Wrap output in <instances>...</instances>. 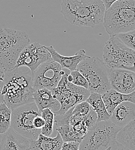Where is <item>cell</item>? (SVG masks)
I'll list each match as a JSON object with an SVG mask.
<instances>
[{
    "mask_svg": "<svg viewBox=\"0 0 135 150\" xmlns=\"http://www.w3.org/2000/svg\"><path fill=\"white\" fill-rule=\"evenodd\" d=\"M3 81L4 103L12 110L34 102L32 74L28 68L20 67L6 72Z\"/></svg>",
    "mask_w": 135,
    "mask_h": 150,
    "instance_id": "6da1fadb",
    "label": "cell"
},
{
    "mask_svg": "<svg viewBox=\"0 0 135 150\" xmlns=\"http://www.w3.org/2000/svg\"><path fill=\"white\" fill-rule=\"evenodd\" d=\"M105 7L101 0H62L61 13L70 23L94 27L102 22Z\"/></svg>",
    "mask_w": 135,
    "mask_h": 150,
    "instance_id": "7a4b0ae2",
    "label": "cell"
},
{
    "mask_svg": "<svg viewBox=\"0 0 135 150\" xmlns=\"http://www.w3.org/2000/svg\"><path fill=\"white\" fill-rule=\"evenodd\" d=\"M135 0H118L105 10L103 23L109 35L135 30Z\"/></svg>",
    "mask_w": 135,
    "mask_h": 150,
    "instance_id": "3957f363",
    "label": "cell"
},
{
    "mask_svg": "<svg viewBox=\"0 0 135 150\" xmlns=\"http://www.w3.org/2000/svg\"><path fill=\"white\" fill-rule=\"evenodd\" d=\"M29 42L25 31L0 28V67L5 72L15 68L20 53Z\"/></svg>",
    "mask_w": 135,
    "mask_h": 150,
    "instance_id": "277c9868",
    "label": "cell"
},
{
    "mask_svg": "<svg viewBox=\"0 0 135 150\" xmlns=\"http://www.w3.org/2000/svg\"><path fill=\"white\" fill-rule=\"evenodd\" d=\"M86 79L90 93L102 94L111 89L109 78V68L96 57L88 56L79 63L77 69Z\"/></svg>",
    "mask_w": 135,
    "mask_h": 150,
    "instance_id": "5b68a950",
    "label": "cell"
},
{
    "mask_svg": "<svg viewBox=\"0 0 135 150\" xmlns=\"http://www.w3.org/2000/svg\"><path fill=\"white\" fill-rule=\"evenodd\" d=\"M121 128L110 120L98 122L96 128L87 132L83 137L79 150H106L109 147H118L121 145L116 142V136Z\"/></svg>",
    "mask_w": 135,
    "mask_h": 150,
    "instance_id": "8992f818",
    "label": "cell"
},
{
    "mask_svg": "<svg viewBox=\"0 0 135 150\" xmlns=\"http://www.w3.org/2000/svg\"><path fill=\"white\" fill-rule=\"evenodd\" d=\"M135 50L127 47L116 35H110L103 49V62L109 69L135 72Z\"/></svg>",
    "mask_w": 135,
    "mask_h": 150,
    "instance_id": "52a82bcc",
    "label": "cell"
},
{
    "mask_svg": "<svg viewBox=\"0 0 135 150\" xmlns=\"http://www.w3.org/2000/svg\"><path fill=\"white\" fill-rule=\"evenodd\" d=\"M64 73L57 87L52 91L54 98L60 104V109L54 114H62L76 105L86 101L90 92L85 88L79 87L68 81L67 77L70 71L63 68Z\"/></svg>",
    "mask_w": 135,
    "mask_h": 150,
    "instance_id": "ba28073f",
    "label": "cell"
},
{
    "mask_svg": "<svg viewBox=\"0 0 135 150\" xmlns=\"http://www.w3.org/2000/svg\"><path fill=\"white\" fill-rule=\"evenodd\" d=\"M40 115L35 102L20 106L12 110L10 128L26 139L36 140L41 130L36 129L33 123L35 118Z\"/></svg>",
    "mask_w": 135,
    "mask_h": 150,
    "instance_id": "9c48e42d",
    "label": "cell"
},
{
    "mask_svg": "<svg viewBox=\"0 0 135 150\" xmlns=\"http://www.w3.org/2000/svg\"><path fill=\"white\" fill-rule=\"evenodd\" d=\"M63 73V68L55 61L43 63L32 73L34 90L47 89L52 92L57 87Z\"/></svg>",
    "mask_w": 135,
    "mask_h": 150,
    "instance_id": "30bf717a",
    "label": "cell"
},
{
    "mask_svg": "<svg viewBox=\"0 0 135 150\" xmlns=\"http://www.w3.org/2000/svg\"><path fill=\"white\" fill-rule=\"evenodd\" d=\"M52 61L50 52L45 46L35 42L26 46L20 54L15 68L25 67L32 74L35 69L45 62Z\"/></svg>",
    "mask_w": 135,
    "mask_h": 150,
    "instance_id": "8fae6325",
    "label": "cell"
},
{
    "mask_svg": "<svg viewBox=\"0 0 135 150\" xmlns=\"http://www.w3.org/2000/svg\"><path fill=\"white\" fill-rule=\"evenodd\" d=\"M108 78L111 89L123 94L135 92V72L122 69H109Z\"/></svg>",
    "mask_w": 135,
    "mask_h": 150,
    "instance_id": "7c38bea8",
    "label": "cell"
},
{
    "mask_svg": "<svg viewBox=\"0 0 135 150\" xmlns=\"http://www.w3.org/2000/svg\"><path fill=\"white\" fill-rule=\"evenodd\" d=\"M135 104L130 102H122L115 109L109 120L117 127H124L135 120Z\"/></svg>",
    "mask_w": 135,
    "mask_h": 150,
    "instance_id": "4fadbf2b",
    "label": "cell"
},
{
    "mask_svg": "<svg viewBox=\"0 0 135 150\" xmlns=\"http://www.w3.org/2000/svg\"><path fill=\"white\" fill-rule=\"evenodd\" d=\"M45 47L50 52L52 61L58 62L62 68L67 69L70 72L76 71L79 63L88 57L86 55L83 49L80 50L73 56L68 57L60 54L52 46Z\"/></svg>",
    "mask_w": 135,
    "mask_h": 150,
    "instance_id": "5bb4252c",
    "label": "cell"
},
{
    "mask_svg": "<svg viewBox=\"0 0 135 150\" xmlns=\"http://www.w3.org/2000/svg\"><path fill=\"white\" fill-rule=\"evenodd\" d=\"M31 141L20 136L10 128L2 134L0 150H26L29 148Z\"/></svg>",
    "mask_w": 135,
    "mask_h": 150,
    "instance_id": "9a60e30c",
    "label": "cell"
},
{
    "mask_svg": "<svg viewBox=\"0 0 135 150\" xmlns=\"http://www.w3.org/2000/svg\"><path fill=\"white\" fill-rule=\"evenodd\" d=\"M33 98L40 112L44 109H49L55 113L60 109V104L54 96L52 92L47 89H39L34 91Z\"/></svg>",
    "mask_w": 135,
    "mask_h": 150,
    "instance_id": "2e32d148",
    "label": "cell"
},
{
    "mask_svg": "<svg viewBox=\"0 0 135 150\" xmlns=\"http://www.w3.org/2000/svg\"><path fill=\"white\" fill-rule=\"evenodd\" d=\"M102 99L107 112L111 115L116 107L122 102H130L135 103V93L123 94L111 89L102 95Z\"/></svg>",
    "mask_w": 135,
    "mask_h": 150,
    "instance_id": "e0dca14e",
    "label": "cell"
},
{
    "mask_svg": "<svg viewBox=\"0 0 135 150\" xmlns=\"http://www.w3.org/2000/svg\"><path fill=\"white\" fill-rule=\"evenodd\" d=\"M63 143V140L58 132L55 137L40 134L36 140L31 141L29 149L31 150H60Z\"/></svg>",
    "mask_w": 135,
    "mask_h": 150,
    "instance_id": "ac0fdd59",
    "label": "cell"
},
{
    "mask_svg": "<svg viewBox=\"0 0 135 150\" xmlns=\"http://www.w3.org/2000/svg\"><path fill=\"white\" fill-rule=\"evenodd\" d=\"M135 121L133 120L122 127L116 134V141L129 150H135Z\"/></svg>",
    "mask_w": 135,
    "mask_h": 150,
    "instance_id": "d6986e66",
    "label": "cell"
},
{
    "mask_svg": "<svg viewBox=\"0 0 135 150\" xmlns=\"http://www.w3.org/2000/svg\"><path fill=\"white\" fill-rule=\"evenodd\" d=\"M86 101L96 112L98 122L103 121H109L110 120L111 115L106 109L102 99V95L95 93H90Z\"/></svg>",
    "mask_w": 135,
    "mask_h": 150,
    "instance_id": "ffe728a7",
    "label": "cell"
},
{
    "mask_svg": "<svg viewBox=\"0 0 135 150\" xmlns=\"http://www.w3.org/2000/svg\"><path fill=\"white\" fill-rule=\"evenodd\" d=\"M41 116L44 122V125L41 129V134L50 137L54 129V113L49 109H44L41 112Z\"/></svg>",
    "mask_w": 135,
    "mask_h": 150,
    "instance_id": "44dd1931",
    "label": "cell"
},
{
    "mask_svg": "<svg viewBox=\"0 0 135 150\" xmlns=\"http://www.w3.org/2000/svg\"><path fill=\"white\" fill-rule=\"evenodd\" d=\"M12 110L5 103L0 104V134H3L10 128Z\"/></svg>",
    "mask_w": 135,
    "mask_h": 150,
    "instance_id": "7402d4cb",
    "label": "cell"
},
{
    "mask_svg": "<svg viewBox=\"0 0 135 150\" xmlns=\"http://www.w3.org/2000/svg\"><path fill=\"white\" fill-rule=\"evenodd\" d=\"M122 43L128 48L135 50V30L116 35Z\"/></svg>",
    "mask_w": 135,
    "mask_h": 150,
    "instance_id": "603a6c76",
    "label": "cell"
},
{
    "mask_svg": "<svg viewBox=\"0 0 135 150\" xmlns=\"http://www.w3.org/2000/svg\"><path fill=\"white\" fill-rule=\"evenodd\" d=\"M85 124L88 131L94 129L98 124V118L96 112L91 108L89 112L85 115Z\"/></svg>",
    "mask_w": 135,
    "mask_h": 150,
    "instance_id": "cb8c5ba5",
    "label": "cell"
},
{
    "mask_svg": "<svg viewBox=\"0 0 135 150\" xmlns=\"http://www.w3.org/2000/svg\"><path fill=\"white\" fill-rule=\"evenodd\" d=\"M70 75L73 78L71 83L76 86L88 90V83L87 80L79 71H78L77 70L71 71Z\"/></svg>",
    "mask_w": 135,
    "mask_h": 150,
    "instance_id": "d4e9b609",
    "label": "cell"
},
{
    "mask_svg": "<svg viewBox=\"0 0 135 150\" xmlns=\"http://www.w3.org/2000/svg\"><path fill=\"white\" fill-rule=\"evenodd\" d=\"M91 108V106L86 101L82 102L74 106L72 112V114L85 115L90 111Z\"/></svg>",
    "mask_w": 135,
    "mask_h": 150,
    "instance_id": "484cf974",
    "label": "cell"
},
{
    "mask_svg": "<svg viewBox=\"0 0 135 150\" xmlns=\"http://www.w3.org/2000/svg\"><path fill=\"white\" fill-rule=\"evenodd\" d=\"M80 142H63L60 150H79Z\"/></svg>",
    "mask_w": 135,
    "mask_h": 150,
    "instance_id": "4316f807",
    "label": "cell"
},
{
    "mask_svg": "<svg viewBox=\"0 0 135 150\" xmlns=\"http://www.w3.org/2000/svg\"><path fill=\"white\" fill-rule=\"evenodd\" d=\"M34 126L36 129L41 130L44 125V122L41 116H38L35 118L34 120Z\"/></svg>",
    "mask_w": 135,
    "mask_h": 150,
    "instance_id": "83f0119b",
    "label": "cell"
},
{
    "mask_svg": "<svg viewBox=\"0 0 135 150\" xmlns=\"http://www.w3.org/2000/svg\"><path fill=\"white\" fill-rule=\"evenodd\" d=\"M116 1H118V0H101V1L102 2V3L104 4L105 7V9H107L113 2H115Z\"/></svg>",
    "mask_w": 135,
    "mask_h": 150,
    "instance_id": "f1b7e54d",
    "label": "cell"
},
{
    "mask_svg": "<svg viewBox=\"0 0 135 150\" xmlns=\"http://www.w3.org/2000/svg\"><path fill=\"white\" fill-rule=\"evenodd\" d=\"M3 87V81H0V104L4 103L3 95L2 94V89Z\"/></svg>",
    "mask_w": 135,
    "mask_h": 150,
    "instance_id": "f546056e",
    "label": "cell"
},
{
    "mask_svg": "<svg viewBox=\"0 0 135 150\" xmlns=\"http://www.w3.org/2000/svg\"><path fill=\"white\" fill-rule=\"evenodd\" d=\"M5 72L0 67V81H3Z\"/></svg>",
    "mask_w": 135,
    "mask_h": 150,
    "instance_id": "4dcf8cb0",
    "label": "cell"
},
{
    "mask_svg": "<svg viewBox=\"0 0 135 150\" xmlns=\"http://www.w3.org/2000/svg\"><path fill=\"white\" fill-rule=\"evenodd\" d=\"M128 150V149H126V148H125V147H124L123 146H120L118 149H117L116 150Z\"/></svg>",
    "mask_w": 135,
    "mask_h": 150,
    "instance_id": "1f68e13d",
    "label": "cell"
},
{
    "mask_svg": "<svg viewBox=\"0 0 135 150\" xmlns=\"http://www.w3.org/2000/svg\"><path fill=\"white\" fill-rule=\"evenodd\" d=\"M2 137V134H0V143H1V141Z\"/></svg>",
    "mask_w": 135,
    "mask_h": 150,
    "instance_id": "d6a6232c",
    "label": "cell"
},
{
    "mask_svg": "<svg viewBox=\"0 0 135 150\" xmlns=\"http://www.w3.org/2000/svg\"><path fill=\"white\" fill-rule=\"evenodd\" d=\"M111 150V147H109V148H108L106 150Z\"/></svg>",
    "mask_w": 135,
    "mask_h": 150,
    "instance_id": "836d02e7",
    "label": "cell"
},
{
    "mask_svg": "<svg viewBox=\"0 0 135 150\" xmlns=\"http://www.w3.org/2000/svg\"><path fill=\"white\" fill-rule=\"evenodd\" d=\"M30 150V149H29V148H28V149H27V150Z\"/></svg>",
    "mask_w": 135,
    "mask_h": 150,
    "instance_id": "e575fe53",
    "label": "cell"
}]
</instances>
